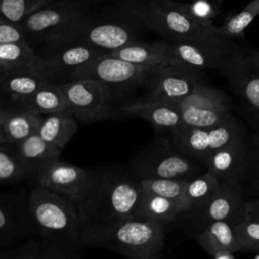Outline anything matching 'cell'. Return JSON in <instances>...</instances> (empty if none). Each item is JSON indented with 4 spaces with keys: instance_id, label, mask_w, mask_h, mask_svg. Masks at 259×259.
<instances>
[{
    "instance_id": "cell-1",
    "label": "cell",
    "mask_w": 259,
    "mask_h": 259,
    "mask_svg": "<svg viewBox=\"0 0 259 259\" xmlns=\"http://www.w3.org/2000/svg\"><path fill=\"white\" fill-rule=\"evenodd\" d=\"M141 195L139 181L128 171L93 169L89 188L78 205L82 228L134 218Z\"/></svg>"
},
{
    "instance_id": "cell-2",
    "label": "cell",
    "mask_w": 259,
    "mask_h": 259,
    "mask_svg": "<svg viewBox=\"0 0 259 259\" xmlns=\"http://www.w3.org/2000/svg\"><path fill=\"white\" fill-rule=\"evenodd\" d=\"M81 242L84 248L107 249L132 259H157L165 238L162 224L134 217L84 228Z\"/></svg>"
},
{
    "instance_id": "cell-3",
    "label": "cell",
    "mask_w": 259,
    "mask_h": 259,
    "mask_svg": "<svg viewBox=\"0 0 259 259\" xmlns=\"http://www.w3.org/2000/svg\"><path fill=\"white\" fill-rule=\"evenodd\" d=\"M28 206L38 237L82 254V224L77 205L65 196L40 185L27 194Z\"/></svg>"
},
{
    "instance_id": "cell-4",
    "label": "cell",
    "mask_w": 259,
    "mask_h": 259,
    "mask_svg": "<svg viewBox=\"0 0 259 259\" xmlns=\"http://www.w3.org/2000/svg\"><path fill=\"white\" fill-rule=\"evenodd\" d=\"M146 27L169 42L209 40L222 36L217 26L192 20L174 0H130L125 2Z\"/></svg>"
},
{
    "instance_id": "cell-5",
    "label": "cell",
    "mask_w": 259,
    "mask_h": 259,
    "mask_svg": "<svg viewBox=\"0 0 259 259\" xmlns=\"http://www.w3.org/2000/svg\"><path fill=\"white\" fill-rule=\"evenodd\" d=\"M145 29L148 28L141 18L124 3L115 10L94 12L73 34L63 40L82 41L110 53L128 42L141 40Z\"/></svg>"
},
{
    "instance_id": "cell-6",
    "label": "cell",
    "mask_w": 259,
    "mask_h": 259,
    "mask_svg": "<svg viewBox=\"0 0 259 259\" xmlns=\"http://www.w3.org/2000/svg\"><path fill=\"white\" fill-rule=\"evenodd\" d=\"M93 13L87 0H55L28 15L20 24L27 41L50 44L69 37Z\"/></svg>"
},
{
    "instance_id": "cell-7",
    "label": "cell",
    "mask_w": 259,
    "mask_h": 259,
    "mask_svg": "<svg viewBox=\"0 0 259 259\" xmlns=\"http://www.w3.org/2000/svg\"><path fill=\"white\" fill-rule=\"evenodd\" d=\"M196 162L182 154L169 140L159 138L131 162L128 172L137 179H190L200 173Z\"/></svg>"
},
{
    "instance_id": "cell-8",
    "label": "cell",
    "mask_w": 259,
    "mask_h": 259,
    "mask_svg": "<svg viewBox=\"0 0 259 259\" xmlns=\"http://www.w3.org/2000/svg\"><path fill=\"white\" fill-rule=\"evenodd\" d=\"M241 45L232 38H218L200 41L169 42L168 63L198 72L214 70L222 73Z\"/></svg>"
},
{
    "instance_id": "cell-9",
    "label": "cell",
    "mask_w": 259,
    "mask_h": 259,
    "mask_svg": "<svg viewBox=\"0 0 259 259\" xmlns=\"http://www.w3.org/2000/svg\"><path fill=\"white\" fill-rule=\"evenodd\" d=\"M151 68L132 64L106 53L77 68L68 80H95L106 86L112 94L113 91L125 92L136 87H142Z\"/></svg>"
},
{
    "instance_id": "cell-10",
    "label": "cell",
    "mask_w": 259,
    "mask_h": 259,
    "mask_svg": "<svg viewBox=\"0 0 259 259\" xmlns=\"http://www.w3.org/2000/svg\"><path fill=\"white\" fill-rule=\"evenodd\" d=\"M68 110L86 123L110 119L114 115L112 94L103 84L91 79H75L59 83Z\"/></svg>"
},
{
    "instance_id": "cell-11",
    "label": "cell",
    "mask_w": 259,
    "mask_h": 259,
    "mask_svg": "<svg viewBox=\"0 0 259 259\" xmlns=\"http://www.w3.org/2000/svg\"><path fill=\"white\" fill-rule=\"evenodd\" d=\"M171 134L174 146L182 154L202 164L213 152L244 137L234 117L210 127L180 125Z\"/></svg>"
},
{
    "instance_id": "cell-12",
    "label": "cell",
    "mask_w": 259,
    "mask_h": 259,
    "mask_svg": "<svg viewBox=\"0 0 259 259\" xmlns=\"http://www.w3.org/2000/svg\"><path fill=\"white\" fill-rule=\"evenodd\" d=\"M202 73L169 63L154 66L142 85L145 89L144 100L177 102L202 83Z\"/></svg>"
},
{
    "instance_id": "cell-13",
    "label": "cell",
    "mask_w": 259,
    "mask_h": 259,
    "mask_svg": "<svg viewBox=\"0 0 259 259\" xmlns=\"http://www.w3.org/2000/svg\"><path fill=\"white\" fill-rule=\"evenodd\" d=\"M175 103L181 113V125L185 126L210 127L233 117L225 93L203 83Z\"/></svg>"
},
{
    "instance_id": "cell-14",
    "label": "cell",
    "mask_w": 259,
    "mask_h": 259,
    "mask_svg": "<svg viewBox=\"0 0 259 259\" xmlns=\"http://www.w3.org/2000/svg\"><path fill=\"white\" fill-rule=\"evenodd\" d=\"M39 56V66L53 82L67 81L80 66L92 59L106 54L90 45L78 40H62L45 44Z\"/></svg>"
},
{
    "instance_id": "cell-15",
    "label": "cell",
    "mask_w": 259,
    "mask_h": 259,
    "mask_svg": "<svg viewBox=\"0 0 259 259\" xmlns=\"http://www.w3.org/2000/svg\"><path fill=\"white\" fill-rule=\"evenodd\" d=\"M92 177L93 169H84L59 159L41 169L33 178L37 185L65 196L78 207Z\"/></svg>"
},
{
    "instance_id": "cell-16",
    "label": "cell",
    "mask_w": 259,
    "mask_h": 259,
    "mask_svg": "<svg viewBox=\"0 0 259 259\" xmlns=\"http://www.w3.org/2000/svg\"><path fill=\"white\" fill-rule=\"evenodd\" d=\"M221 74L242 100L259 112V51L241 46Z\"/></svg>"
},
{
    "instance_id": "cell-17",
    "label": "cell",
    "mask_w": 259,
    "mask_h": 259,
    "mask_svg": "<svg viewBox=\"0 0 259 259\" xmlns=\"http://www.w3.org/2000/svg\"><path fill=\"white\" fill-rule=\"evenodd\" d=\"M252 163L253 153L244 137L219 149L203 161L206 171L214 175L220 183H241Z\"/></svg>"
},
{
    "instance_id": "cell-18",
    "label": "cell",
    "mask_w": 259,
    "mask_h": 259,
    "mask_svg": "<svg viewBox=\"0 0 259 259\" xmlns=\"http://www.w3.org/2000/svg\"><path fill=\"white\" fill-rule=\"evenodd\" d=\"M34 233V225L25 197L0 193V247H9Z\"/></svg>"
},
{
    "instance_id": "cell-19",
    "label": "cell",
    "mask_w": 259,
    "mask_h": 259,
    "mask_svg": "<svg viewBox=\"0 0 259 259\" xmlns=\"http://www.w3.org/2000/svg\"><path fill=\"white\" fill-rule=\"evenodd\" d=\"M245 199L241 183L221 182L208 202L201 209L204 221H227L236 226L244 219Z\"/></svg>"
},
{
    "instance_id": "cell-20",
    "label": "cell",
    "mask_w": 259,
    "mask_h": 259,
    "mask_svg": "<svg viewBox=\"0 0 259 259\" xmlns=\"http://www.w3.org/2000/svg\"><path fill=\"white\" fill-rule=\"evenodd\" d=\"M10 148L27 176L32 178L46 166L59 160L62 151L44 140L37 133L30 135Z\"/></svg>"
},
{
    "instance_id": "cell-21",
    "label": "cell",
    "mask_w": 259,
    "mask_h": 259,
    "mask_svg": "<svg viewBox=\"0 0 259 259\" xmlns=\"http://www.w3.org/2000/svg\"><path fill=\"white\" fill-rule=\"evenodd\" d=\"M48 82L53 81L39 65L0 72V97L12 104Z\"/></svg>"
},
{
    "instance_id": "cell-22",
    "label": "cell",
    "mask_w": 259,
    "mask_h": 259,
    "mask_svg": "<svg viewBox=\"0 0 259 259\" xmlns=\"http://www.w3.org/2000/svg\"><path fill=\"white\" fill-rule=\"evenodd\" d=\"M120 112L123 115L143 118L158 131L173 132L182 124L181 113L175 102L143 100L123 105Z\"/></svg>"
},
{
    "instance_id": "cell-23",
    "label": "cell",
    "mask_w": 259,
    "mask_h": 259,
    "mask_svg": "<svg viewBox=\"0 0 259 259\" xmlns=\"http://www.w3.org/2000/svg\"><path fill=\"white\" fill-rule=\"evenodd\" d=\"M198 244L214 259H234L240 252L235 226L227 221H213L196 237Z\"/></svg>"
},
{
    "instance_id": "cell-24",
    "label": "cell",
    "mask_w": 259,
    "mask_h": 259,
    "mask_svg": "<svg viewBox=\"0 0 259 259\" xmlns=\"http://www.w3.org/2000/svg\"><path fill=\"white\" fill-rule=\"evenodd\" d=\"M41 116L29 109L11 105L0 125V145L11 147L36 133Z\"/></svg>"
},
{
    "instance_id": "cell-25",
    "label": "cell",
    "mask_w": 259,
    "mask_h": 259,
    "mask_svg": "<svg viewBox=\"0 0 259 259\" xmlns=\"http://www.w3.org/2000/svg\"><path fill=\"white\" fill-rule=\"evenodd\" d=\"M169 41H142L135 40L110 52L132 64L144 67H154L168 63Z\"/></svg>"
},
{
    "instance_id": "cell-26",
    "label": "cell",
    "mask_w": 259,
    "mask_h": 259,
    "mask_svg": "<svg viewBox=\"0 0 259 259\" xmlns=\"http://www.w3.org/2000/svg\"><path fill=\"white\" fill-rule=\"evenodd\" d=\"M80 256L40 237L30 238L11 249L0 251V259H74Z\"/></svg>"
},
{
    "instance_id": "cell-27",
    "label": "cell",
    "mask_w": 259,
    "mask_h": 259,
    "mask_svg": "<svg viewBox=\"0 0 259 259\" xmlns=\"http://www.w3.org/2000/svg\"><path fill=\"white\" fill-rule=\"evenodd\" d=\"M11 105L29 109L40 115L68 110L65 94L57 82H48L41 85L32 93L14 101Z\"/></svg>"
},
{
    "instance_id": "cell-28",
    "label": "cell",
    "mask_w": 259,
    "mask_h": 259,
    "mask_svg": "<svg viewBox=\"0 0 259 259\" xmlns=\"http://www.w3.org/2000/svg\"><path fill=\"white\" fill-rule=\"evenodd\" d=\"M77 118L69 110H64L42 115L36 133L63 150L77 132Z\"/></svg>"
},
{
    "instance_id": "cell-29",
    "label": "cell",
    "mask_w": 259,
    "mask_h": 259,
    "mask_svg": "<svg viewBox=\"0 0 259 259\" xmlns=\"http://www.w3.org/2000/svg\"><path fill=\"white\" fill-rule=\"evenodd\" d=\"M181 214V209L174 200L142 191L135 217L151 220L164 226L173 222Z\"/></svg>"
},
{
    "instance_id": "cell-30",
    "label": "cell",
    "mask_w": 259,
    "mask_h": 259,
    "mask_svg": "<svg viewBox=\"0 0 259 259\" xmlns=\"http://www.w3.org/2000/svg\"><path fill=\"white\" fill-rule=\"evenodd\" d=\"M219 186L220 181L208 171L187 179L185 181L183 192L184 213H188L193 210H201Z\"/></svg>"
},
{
    "instance_id": "cell-31",
    "label": "cell",
    "mask_w": 259,
    "mask_h": 259,
    "mask_svg": "<svg viewBox=\"0 0 259 259\" xmlns=\"http://www.w3.org/2000/svg\"><path fill=\"white\" fill-rule=\"evenodd\" d=\"M39 65V56L27 40L0 44V72Z\"/></svg>"
},
{
    "instance_id": "cell-32",
    "label": "cell",
    "mask_w": 259,
    "mask_h": 259,
    "mask_svg": "<svg viewBox=\"0 0 259 259\" xmlns=\"http://www.w3.org/2000/svg\"><path fill=\"white\" fill-rule=\"evenodd\" d=\"M187 179L172 178H141L138 179L141 190L158 194L174 200L180 207L181 213L184 214V185Z\"/></svg>"
},
{
    "instance_id": "cell-33",
    "label": "cell",
    "mask_w": 259,
    "mask_h": 259,
    "mask_svg": "<svg viewBox=\"0 0 259 259\" xmlns=\"http://www.w3.org/2000/svg\"><path fill=\"white\" fill-rule=\"evenodd\" d=\"M257 15H259V0H252L243 10L228 18L223 25L217 26L218 32L227 38L241 37Z\"/></svg>"
},
{
    "instance_id": "cell-34",
    "label": "cell",
    "mask_w": 259,
    "mask_h": 259,
    "mask_svg": "<svg viewBox=\"0 0 259 259\" xmlns=\"http://www.w3.org/2000/svg\"><path fill=\"white\" fill-rule=\"evenodd\" d=\"M55 0H0V13L20 23L28 15Z\"/></svg>"
},
{
    "instance_id": "cell-35",
    "label": "cell",
    "mask_w": 259,
    "mask_h": 259,
    "mask_svg": "<svg viewBox=\"0 0 259 259\" xmlns=\"http://www.w3.org/2000/svg\"><path fill=\"white\" fill-rule=\"evenodd\" d=\"M28 178L10 147L0 145V183H13Z\"/></svg>"
},
{
    "instance_id": "cell-36",
    "label": "cell",
    "mask_w": 259,
    "mask_h": 259,
    "mask_svg": "<svg viewBox=\"0 0 259 259\" xmlns=\"http://www.w3.org/2000/svg\"><path fill=\"white\" fill-rule=\"evenodd\" d=\"M240 252L259 251V221L243 219L235 226Z\"/></svg>"
},
{
    "instance_id": "cell-37",
    "label": "cell",
    "mask_w": 259,
    "mask_h": 259,
    "mask_svg": "<svg viewBox=\"0 0 259 259\" xmlns=\"http://www.w3.org/2000/svg\"><path fill=\"white\" fill-rule=\"evenodd\" d=\"M181 10L192 20L199 24L210 26L217 15V11L208 0H194L191 3L178 2Z\"/></svg>"
},
{
    "instance_id": "cell-38",
    "label": "cell",
    "mask_w": 259,
    "mask_h": 259,
    "mask_svg": "<svg viewBox=\"0 0 259 259\" xmlns=\"http://www.w3.org/2000/svg\"><path fill=\"white\" fill-rule=\"evenodd\" d=\"M27 40L20 23L14 22L0 13V44Z\"/></svg>"
},
{
    "instance_id": "cell-39",
    "label": "cell",
    "mask_w": 259,
    "mask_h": 259,
    "mask_svg": "<svg viewBox=\"0 0 259 259\" xmlns=\"http://www.w3.org/2000/svg\"><path fill=\"white\" fill-rule=\"evenodd\" d=\"M244 219H253L259 221V197L245 200Z\"/></svg>"
},
{
    "instance_id": "cell-40",
    "label": "cell",
    "mask_w": 259,
    "mask_h": 259,
    "mask_svg": "<svg viewBox=\"0 0 259 259\" xmlns=\"http://www.w3.org/2000/svg\"><path fill=\"white\" fill-rule=\"evenodd\" d=\"M252 168L255 173V178L259 177V139L258 142L256 143V150L253 153V163H252Z\"/></svg>"
},
{
    "instance_id": "cell-41",
    "label": "cell",
    "mask_w": 259,
    "mask_h": 259,
    "mask_svg": "<svg viewBox=\"0 0 259 259\" xmlns=\"http://www.w3.org/2000/svg\"><path fill=\"white\" fill-rule=\"evenodd\" d=\"M10 107H11V104L8 103L2 97H0V125H1V123L3 121V119L5 118L6 114L8 113Z\"/></svg>"
},
{
    "instance_id": "cell-42",
    "label": "cell",
    "mask_w": 259,
    "mask_h": 259,
    "mask_svg": "<svg viewBox=\"0 0 259 259\" xmlns=\"http://www.w3.org/2000/svg\"><path fill=\"white\" fill-rule=\"evenodd\" d=\"M252 189L255 191L256 194L259 195V177L255 179V181H254V183L252 185Z\"/></svg>"
},
{
    "instance_id": "cell-43",
    "label": "cell",
    "mask_w": 259,
    "mask_h": 259,
    "mask_svg": "<svg viewBox=\"0 0 259 259\" xmlns=\"http://www.w3.org/2000/svg\"><path fill=\"white\" fill-rule=\"evenodd\" d=\"M87 1L93 6V5H95V4H99V3L103 2V1H106V0H87Z\"/></svg>"
},
{
    "instance_id": "cell-44",
    "label": "cell",
    "mask_w": 259,
    "mask_h": 259,
    "mask_svg": "<svg viewBox=\"0 0 259 259\" xmlns=\"http://www.w3.org/2000/svg\"><path fill=\"white\" fill-rule=\"evenodd\" d=\"M254 258H255V259H259V251L256 252V255L254 256Z\"/></svg>"
}]
</instances>
